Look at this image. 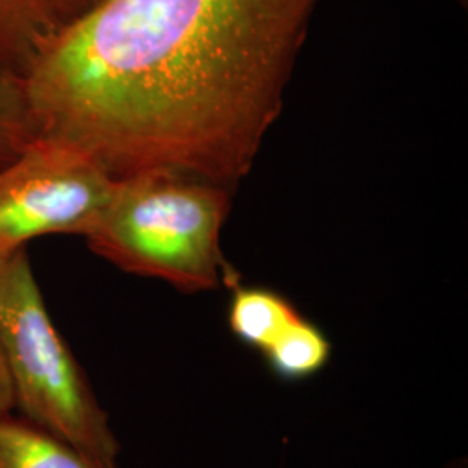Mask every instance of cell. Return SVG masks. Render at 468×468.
I'll use <instances>...</instances> for the list:
<instances>
[{"mask_svg": "<svg viewBox=\"0 0 468 468\" xmlns=\"http://www.w3.org/2000/svg\"><path fill=\"white\" fill-rule=\"evenodd\" d=\"M0 357L15 411L100 468H118L117 437L84 369L54 326L27 249L0 257Z\"/></svg>", "mask_w": 468, "mask_h": 468, "instance_id": "3957f363", "label": "cell"}, {"mask_svg": "<svg viewBox=\"0 0 468 468\" xmlns=\"http://www.w3.org/2000/svg\"><path fill=\"white\" fill-rule=\"evenodd\" d=\"M115 181L67 143L37 135L0 167V257L42 236H84L112 198Z\"/></svg>", "mask_w": 468, "mask_h": 468, "instance_id": "277c9868", "label": "cell"}, {"mask_svg": "<svg viewBox=\"0 0 468 468\" xmlns=\"http://www.w3.org/2000/svg\"><path fill=\"white\" fill-rule=\"evenodd\" d=\"M228 307L231 334L251 349L264 352L284 328L301 316L282 293L262 286L234 284Z\"/></svg>", "mask_w": 468, "mask_h": 468, "instance_id": "8992f818", "label": "cell"}, {"mask_svg": "<svg viewBox=\"0 0 468 468\" xmlns=\"http://www.w3.org/2000/svg\"><path fill=\"white\" fill-rule=\"evenodd\" d=\"M319 0H100L23 75L37 134L113 179L250 172Z\"/></svg>", "mask_w": 468, "mask_h": 468, "instance_id": "6da1fadb", "label": "cell"}, {"mask_svg": "<svg viewBox=\"0 0 468 468\" xmlns=\"http://www.w3.org/2000/svg\"><path fill=\"white\" fill-rule=\"evenodd\" d=\"M37 135L23 80L0 73V167L15 160Z\"/></svg>", "mask_w": 468, "mask_h": 468, "instance_id": "ba28073f", "label": "cell"}, {"mask_svg": "<svg viewBox=\"0 0 468 468\" xmlns=\"http://www.w3.org/2000/svg\"><path fill=\"white\" fill-rule=\"evenodd\" d=\"M229 210L226 187L167 170L115 181L112 198L85 234L89 249L118 269L197 293L234 286L220 250Z\"/></svg>", "mask_w": 468, "mask_h": 468, "instance_id": "7a4b0ae2", "label": "cell"}, {"mask_svg": "<svg viewBox=\"0 0 468 468\" xmlns=\"http://www.w3.org/2000/svg\"><path fill=\"white\" fill-rule=\"evenodd\" d=\"M0 468H100L65 441L15 415L0 417Z\"/></svg>", "mask_w": 468, "mask_h": 468, "instance_id": "5b68a950", "label": "cell"}, {"mask_svg": "<svg viewBox=\"0 0 468 468\" xmlns=\"http://www.w3.org/2000/svg\"><path fill=\"white\" fill-rule=\"evenodd\" d=\"M15 411V402H13V392H11V384L5 367L0 357V417Z\"/></svg>", "mask_w": 468, "mask_h": 468, "instance_id": "9c48e42d", "label": "cell"}, {"mask_svg": "<svg viewBox=\"0 0 468 468\" xmlns=\"http://www.w3.org/2000/svg\"><path fill=\"white\" fill-rule=\"evenodd\" d=\"M262 354L271 371L280 378L303 380L326 367L332 344L318 324L301 314Z\"/></svg>", "mask_w": 468, "mask_h": 468, "instance_id": "52a82bcc", "label": "cell"}]
</instances>
